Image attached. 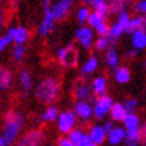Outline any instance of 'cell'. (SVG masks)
Listing matches in <instances>:
<instances>
[{"label": "cell", "mask_w": 146, "mask_h": 146, "mask_svg": "<svg viewBox=\"0 0 146 146\" xmlns=\"http://www.w3.org/2000/svg\"><path fill=\"white\" fill-rule=\"evenodd\" d=\"M23 123H24V119H23L22 114H19L18 111L8 110L5 113L3 134H1L5 141V145H12L18 139L19 133L23 129Z\"/></svg>", "instance_id": "6da1fadb"}, {"label": "cell", "mask_w": 146, "mask_h": 146, "mask_svg": "<svg viewBox=\"0 0 146 146\" xmlns=\"http://www.w3.org/2000/svg\"><path fill=\"white\" fill-rule=\"evenodd\" d=\"M34 94H35L38 102L43 103V105H51L59 95V84H58L56 79L47 76L38 83Z\"/></svg>", "instance_id": "7a4b0ae2"}, {"label": "cell", "mask_w": 146, "mask_h": 146, "mask_svg": "<svg viewBox=\"0 0 146 146\" xmlns=\"http://www.w3.org/2000/svg\"><path fill=\"white\" fill-rule=\"evenodd\" d=\"M78 50L74 44H68L66 47H59L56 50V59L63 67L74 68L78 64Z\"/></svg>", "instance_id": "3957f363"}, {"label": "cell", "mask_w": 146, "mask_h": 146, "mask_svg": "<svg viewBox=\"0 0 146 146\" xmlns=\"http://www.w3.org/2000/svg\"><path fill=\"white\" fill-rule=\"evenodd\" d=\"M76 119H78V117H76L74 110L60 111L59 115H58V118H56V126H58L59 133L68 134L72 129H75Z\"/></svg>", "instance_id": "277c9868"}, {"label": "cell", "mask_w": 146, "mask_h": 146, "mask_svg": "<svg viewBox=\"0 0 146 146\" xmlns=\"http://www.w3.org/2000/svg\"><path fill=\"white\" fill-rule=\"evenodd\" d=\"M130 13L125 9L122 12L118 13V16H117V20L114 22L113 26H110V31H109V36L111 38L113 42L115 40H118L122 36V34H125L126 31V27H127L129 22H130Z\"/></svg>", "instance_id": "5b68a950"}, {"label": "cell", "mask_w": 146, "mask_h": 146, "mask_svg": "<svg viewBox=\"0 0 146 146\" xmlns=\"http://www.w3.org/2000/svg\"><path fill=\"white\" fill-rule=\"evenodd\" d=\"M113 105H114V101L107 94L98 97L95 99V102H94V118L98 121L105 119L107 115L110 114Z\"/></svg>", "instance_id": "8992f818"}, {"label": "cell", "mask_w": 146, "mask_h": 146, "mask_svg": "<svg viewBox=\"0 0 146 146\" xmlns=\"http://www.w3.org/2000/svg\"><path fill=\"white\" fill-rule=\"evenodd\" d=\"M87 24L91 28H94V31L97 32L98 36H106L109 35L110 31V26L106 23V18L102 16L94 9L93 12H90L89 19H87Z\"/></svg>", "instance_id": "52a82bcc"}, {"label": "cell", "mask_w": 146, "mask_h": 146, "mask_svg": "<svg viewBox=\"0 0 146 146\" xmlns=\"http://www.w3.org/2000/svg\"><path fill=\"white\" fill-rule=\"evenodd\" d=\"M75 39L83 50H90L94 46V28L90 26H82L75 31Z\"/></svg>", "instance_id": "ba28073f"}, {"label": "cell", "mask_w": 146, "mask_h": 146, "mask_svg": "<svg viewBox=\"0 0 146 146\" xmlns=\"http://www.w3.org/2000/svg\"><path fill=\"white\" fill-rule=\"evenodd\" d=\"M44 12H43V19L40 22L39 27H38V34L40 36H47L48 34H51L54 30V24H55V16L52 13V8L51 5H47V7H43Z\"/></svg>", "instance_id": "9c48e42d"}, {"label": "cell", "mask_w": 146, "mask_h": 146, "mask_svg": "<svg viewBox=\"0 0 146 146\" xmlns=\"http://www.w3.org/2000/svg\"><path fill=\"white\" fill-rule=\"evenodd\" d=\"M74 111L76 117L82 121H89L91 117H94V106L90 103V101H78L74 105Z\"/></svg>", "instance_id": "30bf717a"}, {"label": "cell", "mask_w": 146, "mask_h": 146, "mask_svg": "<svg viewBox=\"0 0 146 146\" xmlns=\"http://www.w3.org/2000/svg\"><path fill=\"white\" fill-rule=\"evenodd\" d=\"M12 38V42L15 44H24L27 40H28V36H30V32L26 27L23 26H12L8 28L7 31Z\"/></svg>", "instance_id": "8fae6325"}, {"label": "cell", "mask_w": 146, "mask_h": 146, "mask_svg": "<svg viewBox=\"0 0 146 146\" xmlns=\"http://www.w3.org/2000/svg\"><path fill=\"white\" fill-rule=\"evenodd\" d=\"M44 141V134L40 130H32L30 133H27L24 137L19 141L20 146H38L42 145Z\"/></svg>", "instance_id": "7c38bea8"}, {"label": "cell", "mask_w": 146, "mask_h": 146, "mask_svg": "<svg viewBox=\"0 0 146 146\" xmlns=\"http://www.w3.org/2000/svg\"><path fill=\"white\" fill-rule=\"evenodd\" d=\"M74 94L75 98L79 101H91L93 99V89H91V84H87L84 80H79L74 87Z\"/></svg>", "instance_id": "4fadbf2b"}, {"label": "cell", "mask_w": 146, "mask_h": 146, "mask_svg": "<svg viewBox=\"0 0 146 146\" xmlns=\"http://www.w3.org/2000/svg\"><path fill=\"white\" fill-rule=\"evenodd\" d=\"M72 3H74V0H58L55 4H52V13L54 16H55V20H62L64 19L68 11L71 9L72 7Z\"/></svg>", "instance_id": "5bb4252c"}, {"label": "cell", "mask_w": 146, "mask_h": 146, "mask_svg": "<svg viewBox=\"0 0 146 146\" xmlns=\"http://www.w3.org/2000/svg\"><path fill=\"white\" fill-rule=\"evenodd\" d=\"M126 137V129L121 126H114L107 133V143L111 146H118L125 141Z\"/></svg>", "instance_id": "9a60e30c"}, {"label": "cell", "mask_w": 146, "mask_h": 146, "mask_svg": "<svg viewBox=\"0 0 146 146\" xmlns=\"http://www.w3.org/2000/svg\"><path fill=\"white\" fill-rule=\"evenodd\" d=\"M130 44L138 51L146 48V30H135L130 34Z\"/></svg>", "instance_id": "2e32d148"}, {"label": "cell", "mask_w": 146, "mask_h": 146, "mask_svg": "<svg viewBox=\"0 0 146 146\" xmlns=\"http://www.w3.org/2000/svg\"><path fill=\"white\" fill-rule=\"evenodd\" d=\"M13 84L12 72L4 66H0V93L8 91Z\"/></svg>", "instance_id": "e0dca14e"}, {"label": "cell", "mask_w": 146, "mask_h": 146, "mask_svg": "<svg viewBox=\"0 0 146 146\" xmlns=\"http://www.w3.org/2000/svg\"><path fill=\"white\" fill-rule=\"evenodd\" d=\"M89 133L97 146L103 145L105 142H107V131L105 130L103 125H93V126L90 127Z\"/></svg>", "instance_id": "ac0fdd59"}, {"label": "cell", "mask_w": 146, "mask_h": 146, "mask_svg": "<svg viewBox=\"0 0 146 146\" xmlns=\"http://www.w3.org/2000/svg\"><path fill=\"white\" fill-rule=\"evenodd\" d=\"M98 66H99V59H98V56L97 55H91V56L87 58L83 62V64L80 66V74L83 76L91 75V74H94V72L98 70Z\"/></svg>", "instance_id": "d6986e66"}, {"label": "cell", "mask_w": 146, "mask_h": 146, "mask_svg": "<svg viewBox=\"0 0 146 146\" xmlns=\"http://www.w3.org/2000/svg\"><path fill=\"white\" fill-rule=\"evenodd\" d=\"M113 76H114V80L119 84H126L130 82L131 79V72L129 70V67L126 66H118L114 68V72H113Z\"/></svg>", "instance_id": "ffe728a7"}, {"label": "cell", "mask_w": 146, "mask_h": 146, "mask_svg": "<svg viewBox=\"0 0 146 146\" xmlns=\"http://www.w3.org/2000/svg\"><path fill=\"white\" fill-rule=\"evenodd\" d=\"M91 89H93L94 95L97 97H101V95H105L107 91V79L106 76L103 75H98L95 76L91 82Z\"/></svg>", "instance_id": "44dd1931"}, {"label": "cell", "mask_w": 146, "mask_h": 146, "mask_svg": "<svg viewBox=\"0 0 146 146\" xmlns=\"http://www.w3.org/2000/svg\"><path fill=\"white\" fill-rule=\"evenodd\" d=\"M135 30H146V15H137L130 19L125 34H131Z\"/></svg>", "instance_id": "7402d4cb"}, {"label": "cell", "mask_w": 146, "mask_h": 146, "mask_svg": "<svg viewBox=\"0 0 146 146\" xmlns=\"http://www.w3.org/2000/svg\"><path fill=\"white\" fill-rule=\"evenodd\" d=\"M19 84L24 94H28L32 90V78L28 70H22L19 72Z\"/></svg>", "instance_id": "603a6c76"}, {"label": "cell", "mask_w": 146, "mask_h": 146, "mask_svg": "<svg viewBox=\"0 0 146 146\" xmlns=\"http://www.w3.org/2000/svg\"><path fill=\"white\" fill-rule=\"evenodd\" d=\"M127 115V111L125 109L123 103H118V102H114V105L110 110V117L114 122H123V119Z\"/></svg>", "instance_id": "cb8c5ba5"}, {"label": "cell", "mask_w": 146, "mask_h": 146, "mask_svg": "<svg viewBox=\"0 0 146 146\" xmlns=\"http://www.w3.org/2000/svg\"><path fill=\"white\" fill-rule=\"evenodd\" d=\"M143 139L142 137V133L139 129L137 130H126V137H125L123 143L126 146H138L141 143V141Z\"/></svg>", "instance_id": "d4e9b609"}, {"label": "cell", "mask_w": 146, "mask_h": 146, "mask_svg": "<svg viewBox=\"0 0 146 146\" xmlns=\"http://www.w3.org/2000/svg\"><path fill=\"white\" fill-rule=\"evenodd\" d=\"M105 62L110 68L114 70L115 67L119 66V54L118 51L114 48V47H110V48L106 50V54H105Z\"/></svg>", "instance_id": "484cf974"}, {"label": "cell", "mask_w": 146, "mask_h": 146, "mask_svg": "<svg viewBox=\"0 0 146 146\" xmlns=\"http://www.w3.org/2000/svg\"><path fill=\"white\" fill-rule=\"evenodd\" d=\"M122 123H123V127L126 129L127 131L129 130H137V129H139V126H141V118H139L135 113H129Z\"/></svg>", "instance_id": "4316f807"}, {"label": "cell", "mask_w": 146, "mask_h": 146, "mask_svg": "<svg viewBox=\"0 0 146 146\" xmlns=\"http://www.w3.org/2000/svg\"><path fill=\"white\" fill-rule=\"evenodd\" d=\"M58 115H59V111H58L56 107L55 106H48L43 113H42L40 119L43 121V122H48V123L50 122H56Z\"/></svg>", "instance_id": "83f0119b"}, {"label": "cell", "mask_w": 146, "mask_h": 146, "mask_svg": "<svg viewBox=\"0 0 146 146\" xmlns=\"http://www.w3.org/2000/svg\"><path fill=\"white\" fill-rule=\"evenodd\" d=\"M110 3V7H111V12L114 13H118L125 11V9L127 8L130 3H131V0H110L109 1Z\"/></svg>", "instance_id": "f1b7e54d"}, {"label": "cell", "mask_w": 146, "mask_h": 146, "mask_svg": "<svg viewBox=\"0 0 146 146\" xmlns=\"http://www.w3.org/2000/svg\"><path fill=\"white\" fill-rule=\"evenodd\" d=\"M111 43H113V40L109 35L106 36H99L97 40H95V43H94V47L97 51H106L107 48H110Z\"/></svg>", "instance_id": "f546056e"}, {"label": "cell", "mask_w": 146, "mask_h": 146, "mask_svg": "<svg viewBox=\"0 0 146 146\" xmlns=\"http://www.w3.org/2000/svg\"><path fill=\"white\" fill-rule=\"evenodd\" d=\"M83 134H84V131L82 129L75 127V129H72L67 135H68V138L71 139V142H72L74 146H80V141H82V138H83Z\"/></svg>", "instance_id": "4dcf8cb0"}, {"label": "cell", "mask_w": 146, "mask_h": 146, "mask_svg": "<svg viewBox=\"0 0 146 146\" xmlns=\"http://www.w3.org/2000/svg\"><path fill=\"white\" fill-rule=\"evenodd\" d=\"M24 55H26V47H24V44H15V47L12 48L13 60L20 62V60H23Z\"/></svg>", "instance_id": "1f68e13d"}, {"label": "cell", "mask_w": 146, "mask_h": 146, "mask_svg": "<svg viewBox=\"0 0 146 146\" xmlns=\"http://www.w3.org/2000/svg\"><path fill=\"white\" fill-rule=\"evenodd\" d=\"M89 15H90L89 7H87V5H82V7H79V8H78V11H76V20L83 24L84 22H87Z\"/></svg>", "instance_id": "d6a6232c"}, {"label": "cell", "mask_w": 146, "mask_h": 146, "mask_svg": "<svg viewBox=\"0 0 146 146\" xmlns=\"http://www.w3.org/2000/svg\"><path fill=\"white\" fill-rule=\"evenodd\" d=\"M94 9H95V11H97L99 15L105 16V18H107V16L110 15V12H111L110 3H107V1H103V3H101V4H98Z\"/></svg>", "instance_id": "836d02e7"}, {"label": "cell", "mask_w": 146, "mask_h": 146, "mask_svg": "<svg viewBox=\"0 0 146 146\" xmlns=\"http://www.w3.org/2000/svg\"><path fill=\"white\" fill-rule=\"evenodd\" d=\"M123 106L126 109V111H127V114L129 113H135V110L138 109V101L134 99V98H127L123 102Z\"/></svg>", "instance_id": "e575fe53"}, {"label": "cell", "mask_w": 146, "mask_h": 146, "mask_svg": "<svg viewBox=\"0 0 146 146\" xmlns=\"http://www.w3.org/2000/svg\"><path fill=\"white\" fill-rule=\"evenodd\" d=\"M133 9L138 15H146V0H137L133 5Z\"/></svg>", "instance_id": "d590c367"}, {"label": "cell", "mask_w": 146, "mask_h": 146, "mask_svg": "<svg viewBox=\"0 0 146 146\" xmlns=\"http://www.w3.org/2000/svg\"><path fill=\"white\" fill-rule=\"evenodd\" d=\"M11 43H13V42H12V38H11V35H9L8 32H7L5 35L0 36V52H3Z\"/></svg>", "instance_id": "8d00e7d4"}, {"label": "cell", "mask_w": 146, "mask_h": 146, "mask_svg": "<svg viewBox=\"0 0 146 146\" xmlns=\"http://www.w3.org/2000/svg\"><path fill=\"white\" fill-rule=\"evenodd\" d=\"M80 146H97V145H95L94 139L91 138L90 133H84L83 138H82V141H80Z\"/></svg>", "instance_id": "74e56055"}, {"label": "cell", "mask_w": 146, "mask_h": 146, "mask_svg": "<svg viewBox=\"0 0 146 146\" xmlns=\"http://www.w3.org/2000/svg\"><path fill=\"white\" fill-rule=\"evenodd\" d=\"M56 145L58 146H74L72 142H71V139L68 138V135H67V137H60L56 141Z\"/></svg>", "instance_id": "f35d334b"}, {"label": "cell", "mask_w": 146, "mask_h": 146, "mask_svg": "<svg viewBox=\"0 0 146 146\" xmlns=\"http://www.w3.org/2000/svg\"><path fill=\"white\" fill-rule=\"evenodd\" d=\"M103 1H106V0H82V3L83 4H87V5H91V7H97L98 4H101Z\"/></svg>", "instance_id": "ab89813d"}, {"label": "cell", "mask_w": 146, "mask_h": 146, "mask_svg": "<svg viewBox=\"0 0 146 146\" xmlns=\"http://www.w3.org/2000/svg\"><path fill=\"white\" fill-rule=\"evenodd\" d=\"M138 52H139L138 50H135V48H133V47H131V48H129L127 51H126V58H134V56H137Z\"/></svg>", "instance_id": "60d3db41"}, {"label": "cell", "mask_w": 146, "mask_h": 146, "mask_svg": "<svg viewBox=\"0 0 146 146\" xmlns=\"http://www.w3.org/2000/svg\"><path fill=\"white\" fill-rule=\"evenodd\" d=\"M114 126H115V125H114V121H113V119H111V121H106V122L103 123V127H105V130H106L107 133H109V131H110Z\"/></svg>", "instance_id": "b9f144b4"}, {"label": "cell", "mask_w": 146, "mask_h": 146, "mask_svg": "<svg viewBox=\"0 0 146 146\" xmlns=\"http://www.w3.org/2000/svg\"><path fill=\"white\" fill-rule=\"evenodd\" d=\"M3 26H4V11L0 8V31H1Z\"/></svg>", "instance_id": "7bdbcfd3"}, {"label": "cell", "mask_w": 146, "mask_h": 146, "mask_svg": "<svg viewBox=\"0 0 146 146\" xmlns=\"http://www.w3.org/2000/svg\"><path fill=\"white\" fill-rule=\"evenodd\" d=\"M139 130H141V133H142V137L146 138V123H141Z\"/></svg>", "instance_id": "ee69618b"}, {"label": "cell", "mask_w": 146, "mask_h": 146, "mask_svg": "<svg viewBox=\"0 0 146 146\" xmlns=\"http://www.w3.org/2000/svg\"><path fill=\"white\" fill-rule=\"evenodd\" d=\"M42 4H43V7L51 5V0H42Z\"/></svg>", "instance_id": "f6af8a7d"}, {"label": "cell", "mask_w": 146, "mask_h": 146, "mask_svg": "<svg viewBox=\"0 0 146 146\" xmlns=\"http://www.w3.org/2000/svg\"><path fill=\"white\" fill-rule=\"evenodd\" d=\"M11 4H12L13 8H16V5L19 4V0H11Z\"/></svg>", "instance_id": "bcb514c9"}, {"label": "cell", "mask_w": 146, "mask_h": 146, "mask_svg": "<svg viewBox=\"0 0 146 146\" xmlns=\"http://www.w3.org/2000/svg\"><path fill=\"white\" fill-rule=\"evenodd\" d=\"M5 145V141H4V138H3V135L0 137V146H4Z\"/></svg>", "instance_id": "7dc6e473"}, {"label": "cell", "mask_w": 146, "mask_h": 146, "mask_svg": "<svg viewBox=\"0 0 146 146\" xmlns=\"http://www.w3.org/2000/svg\"><path fill=\"white\" fill-rule=\"evenodd\" d=\"M1 1H4V0H0V3H1Z\"/></svg>", "instance_id": "c3c4849f"}]
</instances>
